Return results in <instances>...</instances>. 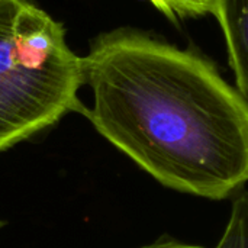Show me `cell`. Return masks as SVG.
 I'll return each instance as SVG.
<instances>
[{
  "label": "cell",
  "mask_w": 248,
  "mask_h": 248,
  "mask_svg": "<svg viewBox=\"0 0 248 248\" xmlns=\"http://www.w3.org/2000/svg\"><path fill=\"white\" fill-rule=\"evenodd\" d=\"M83 58L96 131L163 186L222 201L248 179L247 99L203 57L132 31Z\"/></svg>",
  "instance_id": "cell-1"
},
{
  "label": "cell",
  "mask_w": 248,
  "mask_h": 248,
  "mask_svg": "<svg viewBox=\"0 0 248 248\" xmlns=\"http://www.w3.org/2000/svg\"><path fill=\"white\" fill-rule=\"evenodd\" d=\"M83 84L62 25L29 0H0V153L83 113Z\"/></svg>",
  "instance_id": "cell-2"
},
{
  "label": "cell",
  "mask_w": 248,
  "mask_h": 248,
  "mask_svg": "<svg viewBox=\"0 0 248 248\" xmlns=\"http://www.w3.org/2000/svg\"><path fill=\"white\" fill-rule=\"evenodd\" d=\"M224 31L230 65L237 78V90L248 96L247 0H214L212 10Z\"/></svg>",
  "instance_id": "cell-3"
},
{
  "label": "cell",
  "mask_w": 248,
  "mask_h": 248,
  "mask_svg": "<svg viewBox=\"0 0 248 248\" xmlns=\"http://www.w3.org/2000/svg\"><path fill=\"white\" fill-rule=\"evenodd\" d=\"M215 248H248V198L244 189L234 199L225 232Z\"/></svg>",
  "instance_id": "cell-4"
},
{
  "label": "cell",
  "mask_w": 248,
  "mask_h": 248,
  "mask_svg": "<svg viewBox=\"0 0 248 248\" xmlns=\"http://www.w3.org/2000/svg\"><path fill=\"white\" fill-rule=\"evenodd\" d=\"M160 12L170 19L202 16L211 13L214 0H150Z\"/></svg>",
  "instance_id": "cell-5"
},
{
  "label": "cell",
  "mask_w": 248,
  "mask_h": 248,
  "mask_svg": "<svg viewBox=\"0 0 248 248\" xmlns=\"http://www.w3.org/2000/svg\"><path fill=\"white\" fill-rule=\"evenodd\" d=\"M140 248H203L202 246H196V244H189V243H183L170 237H161L160 240H157L155 243L145 246V247Z\"/></svg>",
  "instance_id": "cell-6"
},
{
  "label": "cell",
  "mask_w": 248,
  "mask_h": 248,
  "mask_svg": "<svg viewBox=\"0 0 248 248\" xmlns=\"http://www.w3.org/2000/svg\"><path fill=\"white\" fill-rule=\"evenodd\" d=\"M1 227H3V222H1V221H0V228H1Z\"/></svg>",
  "instance_id": "cell-7"
}]
</instances>
